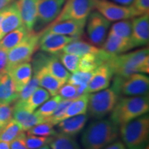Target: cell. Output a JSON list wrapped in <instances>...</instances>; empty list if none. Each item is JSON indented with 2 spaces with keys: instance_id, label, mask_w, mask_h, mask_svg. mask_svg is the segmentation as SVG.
<instances>
[{
  "instance_id": "8992f818",
  "label": "cell",
  "mask_w": 149,
  "mask_h": 149,
  "mask_svg": "<svg viewBox=\"0 0 149 149\" xmlns=\"http://www.w3.org/2000/svg\"><path fill=\"white\" fill-rule=\"evenodd\" d=\"M40 33L31 31L19 44L8 52V62L6 71L17 65L29 62L36 50L38 48Z\"/></svg>"
},
{
  "instance_id": "7402d4cb",
  "label": "cell",
  "mask_w": 149,
  "mask_h": 149,
  "mask_svg": "<svg viewBox=\"0 0 149 149\" xmlns=\"http://www.w3.org/2000/svg\"><path fill=\"white\" fill-rule=\"evenodd\" d=\"M13 80L16 90L18 93L27 84L32 77L33 68L29 62L22 63L17 65L8 71Z\"/></svg>"
},
{
  "instance_id": "83f0119b",
  "label": "cell",
  "mask_w": 149,
  "mask_h": 149,
  "mask_svg": "<svg viewBox=\"0 0 149 149\" xmlns=\"http://www.w3.org/2000/svg\"><path fill=\"white\" fill-rule=\"evenodd\" d=\"M50 96L51 95L49 93L46 89L43 88L42 87H38L27 99L26 101L24 102V103H19V102H15V103L22 104L24 109L27 111L34 112L37 108L47 101L50 98Z\"/></svg>"
},
{
  "instance_id": "bcb514c9",
  "label": "cell",
  "mask_w": 149,
  "mask_h": 149,
  "mask_svg": "<svg viewBox=\"0 0 149 149\" xmlns=\"http://www.w3.org/2000/svg\"><path fill=\"white\" fill-rule=\"evenodd\" d=\"M13 1H14V0H0V10H3Z\"/></svg>"
},
{
  "instance_id": "7bdbcfd3",
  "label": "cell",
  "mask_w": 149,
  "mask_h": 149,
  "mask_svg": "<svg viewBox=\"0 0 149 149\" xmlns=\"http://www.w3.org/2000/svg\"><path fill=\"white\" fill-rule=\"evenodd\" d=\"M8 62V52L0 47V73L6 70Z\"/></svg>"
},
{
  "instance_id": "d6a6232c",
  "label": "cell",
  "mask_w": 149,
  "mask_h": 149,
  "mask_svg": "<svg viewBox=\"0 0 149 149\" xmlns=\"http://www.w3.org/2000/svg\"><path fill=\"white\" fill-rule=\"evenodd\" d=\"M61 100H62V99L58 95L53 96L51 99H50L49 100H48L42 105H41L40 107L37 110L35 113L42 117H44V118H46V117L51 116L54 113V111H55L56 108L57 107V106L60 103Z\"/></svg>"
},
{
  "instance_id": "5bb4252c",
  "label": "cell",
  "mask_w": 149,
  "mask_h": 149,
  "mask_svg": "<svg viewBox=\"0 0 149 149\" xmlns=\"http://www.w3.org/2000/svg\"><path fill=\"white\" fill-rule=\"evenodd\" d=\"M66 0H38L37 21L47 24L55 20L62 9Z\"/></svg>"
},
{
  "instance_id": "f35d334b",
  "label": "cell",
  "mask_w": 149,
  "mask_h": 149,
  "mask_svg": "<svg viewBox=\"0 0 149 149\" xmlns=\"http://www.w3.org/2000/svg\"><path fill=\"white\" fill-rule=\"evenodd\" d=\"M57 95L62 100H72L77 96V86L70 84H64L59 89Z\"/></svg>"
},
{
  "instance_id": "f1b7e54d",
  "label": "cell",
  "mask_w": 149,
  "mask_h": 149,
  "mask_svg": "<svg viewBox=\"0 0 149 149\" xmlns=\"http://www.w3.org/2000/svg\"><path fill=\"white\" fill-rule=\"evenodd\" d=\"M51 149H81L73 137L57 133L50 142Z\"/></svg>"
},
{
  "instance_id": "f6af8a7d",
  "label": "cell",
  "mask_w": 149,
  "mask_h": 149,
  "mask_svg": "<svg viewBox=\"0 0 149 149\" xmlns=\"http://www.w3.org/2000/svg\"><path fill=\"white\" fill-rule=\"evenodd\" d=\"M113 1L118 4L125 6H130L133 4L135 0H113Z\"/></svg>"
},
{
  "instance_id": "8fae6325",
  "label": "cell",
  "mask_w": 149,
  "mask_h": 149,
  "mask_svg": "<svg viewBox=\"0 0 149 149\" xmlns=\"http://www.w3.org/2000/svg\"><path fill=\"white\" fill-rule=\"evenodd\" d=\"M38 48L44 53L57 55L60 53L67 44L76 40L73 37L55 34L51 33H41Z\"/></svg>"
},
{
  "instance_id": "b9f144b4",
  "label": "cell",
  "mask_w": 149,
  "mask_h": 149,
  "mask_svg": "<svg viewBox=\"0 0 149 149\" xmlns=\"http://www.w3.org/2000/svg\"><path fill=\"white\" fill-rule=\"evenodd\" d=\"M141 15L148 13L149 0H135L132 5Z\"/></svg>"
},
{
  "instance_id": "52a82bcc",
  "label": "cell",
  "mask_w": 149,
  "mask_h": 149,
  "mask_svg": "<svg viewBox=\"0 0 149 149\" xmlns=\"http://www.w3.org/2000/svg\"><path fill=\"white\" fill-rule=\"evenodd\" d=\"M113 84L116 86L120 95L127 97L148 95L149 79L142 73H133L126 77L115 76Z\"/></svg>"
},
{
  "instance_id": "8d00e7d4",
  "label": "cell",
  "mask_w": 149,
  "mask_h": 149,
  "mask_svg": "<svg viewBox=\"0 0 149 149\" xmlns=\"http://www.w3.org/2000/svg\"><path fill=\"white\" fill-rule=\"evenodd\" d=\"M53 137H43L27 134L25 141L28 149H38L50 144Z\"/></svg>"
},
{
  "instance_id": "c3c4849f",
  "label": "cell",
  "mask_w": 149,
  "mask_h": 149,
  "mask_svg": "<svg viewBox=\"0 0 149 149\" xmlns=\"http://www.w3.org/2000/svg\"><path fill=\"white\" fill-rule=\"evenodd\" d=\"M3 16H4V8L3 10H0V24L1 23V21H2Z\"/></svg>"
},
{
  "instance_id": "816d5d0a",
  "label": "cell",
  "mask_w": 149,
  "mask_h": 149,
  "mask_svg": "<svg viewBox=\"0 0 149 149\" xmlns=\"http://www.w3.org/2000/svg\"><path fill=\"white\" fill-rule=\"evenodd\" d=\"M144 149H148V146H147V147H146V148H145Z\"/></svg>"
},
{
  "instance_id": "6da1fadb",
  "label": "cell",
  "mask_w": 149,
  "mask_h": 149,
  "mask_svg": "<svg viewBox=\"0 0 149 149\" xmlns=\"http://www.w3.org/2000/svg\"><path fill=\"white\" fill-rule=\"evenodd\" d=\"M119 137V126L108 119L91 123L83 132L81 143L84 149H103Z\"/></svg>"
},
{
  "instance_id": "1f68e13d",
  "label": "cell",
  "mask_w": 149,
  "mask_h": 149,
  "mask_svg": "<svg viewBox=\"0 0 149 149\" xmlns=\"http://www.w3.org/2000/svg\"><path fill=\"white\" fill-rule=\"evenodd\" d=\"M132 33V22L129 20H122L116 22L111 26L109 33L122 37L124 39L130 40Z\"/></svg>"
},
{
  "instance_id": "ab89813d",
  "label": "cell",
  "mask_w": 149,
  "mask_h": 149,
  "mask_svg": "<svg viewBox=\"0 0 149 149\" xmlns=\"http://www.w3.org/2000/svg\"><path fill=\"white\" fill-rule=\"evenodd\" d=\"M13 113V107L10 104H0V123L5 126L10 120H12Z\"/></svg>"
},
{
  "instance_id": "f907efd6",
  "label": "cell",
  "mask_w": 149,
  "mask_h": 149,
  "mask_svg": "<svg viewBox=\"0 0 149 149\" xmlns=\"http://www.w3.org/2000/svg\"><path fill=\"white\" fill-rule=\"evenodd\" d=\"M2 127H3V126L1 125V123H0V130H1V128H2Z\"/></svg>"
},
{
  "instance_id": "4316f807",
  "label": "cell",
  "mask_w": 149,
  "mask_h": 149,
  "mask_svg": "<svg viewBox=\"0 0 149 149\" xmlns=\"http://www.w3.org/2000/svg\"><path fill=\"white\" fill-rule=\"evenodd\" d=\"M99 51H100V48L90 43L79 40V39H76L67 44L61 51L81 57L88 53H97Z\"/></svg>"
},
{
  "instance_id": "7a4b0ae2",
  "label": "cell",
  "mask_w": 149,
  "mask_h": 149,
  "mask_svg": "<svg viewBox=\"0 0 149 149\" xmlns=\"http://www.w3.org/2000/svg\"><path fill=\"white\" fill-rule=\"evenodd\" d=\"M115 76L126 77L133 73H148V48H144L126 54L112 56L107 62Z\"/></svg>"
},
{
  "instance_id": "603a6c76",
  "label": "cell",
  "mask_w": 149,
  "mask_h": 149,
  "mask_svg": "<svg viewBox=\"0 0 149 149\" xmlns=\"http://www.w3.org/2000/svg\"><path fill=\"white\" fill-rule=\"evenodd\" d=\"M48 73L65 83L68 81L70 74L68 70L63 66L56 55H46L44 66Z\"/></svg>"
},
{
  "instance_id": "7dc6e473",
  "label": "cell",
  "mask_w": 149,
  "mask_h": 149,
  "mask_svg": "<svg viewBox=\"0 0 149 149\" xmlns=\"http://www.w3.org/2000/svg\"><path fill=\"white\" fill-rule=\"evenodd\" d=\"M0 149H10V144L6 141H0Z\"/></svg>"
},
{
  "instance_id": "3957f363",
  "label": "cell",
  "mask_w": 149,
  "mask_h": 149,
  "mask_svg": "<svg viewBox=\"0 0 149 149\" xmlns=\"http://www.w3.org/2000/svg\"><path fill=\"white\" fill-rule=\"evenodd\" d=\"M148 111V95L126 96L119 99L111 111L110 120L119 126L146 114Z\"/></svg>"
},
{
  "instance_id": "2e32d148",
  "label": "cell",
  "mask_w": 149,
  "mask_h": 149,
  "mask_svg": "<svg viewBox=\"0 0 149 149\" xmlns=\"http://www.w3.org/2000/svg\"><path fill=\"white\" fill-rule=\"evenodd\" d=\"M23 25L17 1L4 8V16L0 24V40L11 31Z\"/></svg>"
},
{
  "instance_id": "681fc988",
  "label": "cell",
  "mask_w": 149,
  "mask_h": 149,
  "mask_svg": "<svg viewBox=\"0 0 149 149\" xmlns=\"http://www.w3.org/2000/svg\"><path fill=\"white\" fill-rule=\"evenodd\" d=\"M38 149H51V148H50V147L48 146V145H45V146H44L41 147V148H38Z\"/></svg>"
},
{
  "instance_id": "74e56055",
  "label": "cell",
  "mask_w": 149,
  "mask_h": 149,
  "mask_svg": "<svg viewBox=\"0 0 149 149\" xmlns=\"http://www.w3.org/2000/svg\"><path fill=\"white\" fill-rule=\"evenodd\" d=\"M93 74H94V71L86 72L77 70V72H73L72 75L70 74L67 81L70 84L76 86L82 84H88Z\"/></svg>"
},
{
  "instance_id": "7c38bea8",
  "label": "cell",
  "mask_w": 149,
  "mask_h": 149,
  "mask_svg": "<svg viewBox=\"0 0 149 149\" xmlns=\"http://www.w3.org/2000/svg\"><path fill=\"white\" fill-rule=\"evenodd\" d=\"M86 19H68L61 22H54L43 33H51L63 35H69L79 38L84 34Z\"/></svg>"
},
{
  "instance_id": "d6986e66",
  "label": "cell",
  "mask_w": 149,
  "mask_h": 149,
  "mask_svg": "<svg viewBox=\"0 0 149 149\" xmlns=\"http://www.w3.org/2000/svg\"><path fill=\"white\" fill-rule=\"evenodd\" d=\"M87 120L88 116L86 114L68 117L61 120L57 124V130L59 133L74 137L83 130Z\"/></svg>"
},
{
  "instance_id": "60d3db41",
  "label": "cell",
  "mask_w": 149,
  "mask_h": 149,
  "mask_svg": "<svg viewBox=\"0 0 149 149\" xmlns=\"http://www.w3.org/2000/svg\"><path fill=\"white\" fill-rule=\"evenodd\" d=\"M26 134L24 132L22 133L17 137L10 141V149H28L26 144L25 138Z\"/></svg>"
},
{
  "instance_id": "ac0fdd59",
  "label": "cell",
  "mask_w": 149,
  "mask_h": 149,
  "mask_svg": "<svg viewBox=\"0 0 149 149\" xmlns=\"http://www.w3.org/2000/svg\"><path fill=\"white\" fill-rule=\"evenodd\" d=\"M22 24L29 31H33L37 22L38 0H17Z\"/></svg>"
},
{
  "instance_id": "5b68a950",
  "label": "cell",
  "mask_w": 149,
  "mask_h": 149,
  "mask_svg": "<svg viewBox=\"0 0 149 149\" xmlns=\"http://www.w3.org/2000/svg\"><path fill=\"white\" fill-rule=\"evenodd\" d=\"M120 97V93L114 85L94 94H89L88 110L90 117L102 120L111 113Z\"/></svg>"
},
{
  "instance_id": "4dcf8cb0",
  "label": "cell",
  "mask_w": 149,
  "mask_h": 149,
  "mask_svg": "<svg viewBox=\"0 0 149 149\" xmlns=\"http://www.w3.org/2000/svg\"><path fill=\"white\" fill-rule=\"evenodd\" d=\"M59 61L63 64L67 70L72 72H77L79 70V62L80 57L78 55H74V54L66 53L64 52H60L57 55Z\"/></svg>"
},
{
  "instance_id": "30bf717a",
  "label": "cell",
  "mask_w": 149,
  "mask_h": 149,
  "mask_svg": "<svg viewBox=\"0 0 149 149\" xmlns=\"http://www.w3.org/2000/svg\"><path fill=\"white\" fill-rule=\"evenodd\" d=\"M86 33L94 46H102L105 42L111 22L99 12H91L88 17Z\"/></svg>"
},
{
  "instance_id": "ee69618b",
  "label": "cell",
  "mask_w": 149,
  "mask_h": 149,
  "mask_svg": "<svg viewBox=\"0 0 149 149\" xmlns=\"http://www.w3.org/2000/svg\"><path fill=\"white\" fill-rule=\"evenodd\" d=\"M103 149H126L124 144H123L122 141H114V142L111 143V144L108 145L105 148Z\"/></svg>"
},
{
  "instance_id": "e0dca14e",
  "label": "cell",
  "mask_w": 149,
  "mask_h": 149,
  "mask_svg": "<svg viewBox=\"0 0 149 149\" xmlns=\"http://www.w3.org/2000/svg\"><path fill=\"white\" fill-rule=\"evenodd\" d=\"M13 117L21 125L24 131H27L37 124L46 122V118L38 115L35 112L27 111L18 103L14 105Z\"/></svg>"
},
{
  "instance_id": "44dd1931",
  "label": "cell",
  "mask_w": 149,
  "mask_h": 149,
  "mask_svg": "<svg viewBox=\"0 0 149 149\" xmlns=\"http://www.w3.org/2000/svg\"><path fill=\"white\" fill-rule=\"evenodd\" d=\"M106 39L102 49L111 56L120 55L133 48L130 40L122 38L111 33H109Z\"/></svg>"
},
{
  "instance_id": "9a60e30c",
  "label": "cell",
  "mask_w": 149,
  "mask_h": 149,
  "mask_svg": "<svg viewBox=\"0 0 149 149\" xmlns=\"http://www.w3.org/2000/svg\"><path fill=\"white\" fill-rule=\"evenodd\" d=\"M113 75L114 73L109 64H102L94 70V74L86 89V93H96L107 88Z\"/></svg>"
},
{
  "instance_id": "484cf974",
  "label": "cell",
  "mask_w": 149,
  "mask_h": 149,
  "mask_svg": "<svg viewBox=\"0 0 149 149\" xmlns=\"http://www.w3.org/2000/svg\"><path fill=\"white\" fill-rule=\"evenodd\" d=\"M31 31H29L24 26H21L13 30L0 40V47L8 52L10 50L19 44Z\"/></svg>"
},
{
  "instance_id": "ba28073f",
  "label": "cell",
  "mask_w": 149,
  "mask_h": 149,
  "mask_svg": "<svg viewBox=\"0 0 149 149\" xmlns=\"http://www.w3.org/2000/svg\"><path fill=\"white\" fill-rule=\"evenodd\" d=\"M95 8L110 22L129 19L141 15L133 6H120L109 0H97Z\"/></svg>"
},
{
  "instance_id": "f546056e",
  "label": "cell",
  "mask_w": 149,
  "mask_h": 149,
  "mask_svg": "<svg viewBox=\"0 0 149 149\" xmlns=\"http://www.w3.org/2000/svg\"><path fill=\"white\" fill-rule=\"evenodd\" d=\"M23 132L21 125L14 119H12L0 130V141L9 143Z\"/></svg>"
},
{
  "instance_id": "4fadbf2b",
  "label": "cell",
  "mask_w": 149,
  "mask_h": 149,
  "mask_svg": "<svg viewBox=\"0 0 149 149\" xmlns=\"http://www.w3.org/2000/svg\"><path fill=\"white\" fill-rule=\"evenodd\" d=\"M149 41L148 13L135 17L132 21L130 42L133 48L146 46Z\"/></svg>"
},
{
  "instance_id": "e575fe53",
  "label": "cell",
  "mask_w": 149,
  "mask_h": 149,
  "mask_svg": "<svg viewBox=\"0 0 149 149\" xmlns=\"http://www.w3.org/2000/svg\"><path fill=\"white\" fill-rule=\"evenodd\" d=\"M27 134L43 137H53L57 133V130L53 128V125L48 122H44L37 124L29 130Z\"/></svg>"
},
{
  "instance_id": "277c9868",
  "label": "cell",
  "mask_w": 149,
  "mask_h": 149,
  "mask_svg": "<svg viewBox=\"0 0 149 149\" xmlns=\"http://www.w3.org/2000/svg\"><path fill=\"white\" fill-rule=\"evenodd\" d=\"M121 137L126 149H144L148 141L149 117L144 115L120 125Z\"/></svg>"
},
{
  "instance_id": "d590c367",
  "label": "cell",
  "mask_w": 149,
  "mask_h": 149,
  "mask_svg": "<svg viewBox=\"0 0 149 149\" xmlns=\"http://www.w3.org/2000/svg\"><path fill=\"white\" fill-rule=\"evenodd\" d=\"M72 100H62L60 103L58 104L57 107L56 108L55 111L51 116L46 117V122H50L53 126L57 125L59 122H61L63 115H64L67 108L71 102Z\"/></svg>"
},
{
  "instance_id": "d4e9b609",
  "label": "cell",
  "mask_w": 149,
  "mask_h": 149,
  "mask_svg": "<svg viewBox=\"0 0 149 149\" xmlns=\"http://www.w3.org/2000/svg\"><path fill=\"white\" fill-rule=\"evenodd\" d=\"M88 100L89 93H84L72 99L64 115H63L61 120L68 117L86 114L88 110Z\"/></svg>"
},
{
  "instance_id": "9c48e42d",
  "label": "cell",
  "mask_w": 149,
  "mask_h": 149,
  "mask_svg": "<svg viewBox=\"0 0 149 149\" xmlns=\"http://www.w3.org/2000/svg\"><path fill=\"white\" fill-rule=\"evenodd\" d=\"M97 0H67L55 22L86 19L95 7Z\"/></svg>"
},
{
  "instance_id": "cb8c5ba5",
  "label": "cell",
  "mask_w": 149,
  "mask_h": 149,
  "mask_svg": "<svg viewBox=\"0 0 149 149\" xmlns=\"http://www.w3.org/2000/svg\"><path fill=\"white\" fill-rule=\"evenodd\" d=\"M33 73L38 75L40 86L43 88L46 89L51 97L57 95L59 89L65 84L64 81L57 79L54 76L48 73L44 67H42L37 71L33 72Z\"/></svg>"
},
{
  "instance_id": "836d02e7",
  "label": "cell",
  "mask_w": 149,
  "mask_h": 149,
  "mask_svg": "<svg viewBox=\"0 0 149 149\" xmlns=\"http://www.w3.org/2000/svg\"><path fill=\"white\" fill-rule=\"evenodd\" d=\"M40 84H39V77L37 74L33 73V77L31 78L28 84L18 93L17 100L15 102L19 103H24L27 100V99L32 95V93L38 88Z\"/></svg>"
},
{
  "instance_id": "ffe728a7",
  "label": "cell",
  "mask_w": 149,
  "mask_h": 149,
  "mask_svg": "<svg viewBox=\"0 0 149 149\" xmlns=\"http://www.w3.org/2000/svg\"><path fill=\"white\" fill-rule=\"evenodd\" d=\"M17 97L18 92L10 74L6 70L0 73V104H10Z\"/></svg>"
}]
</instances>
